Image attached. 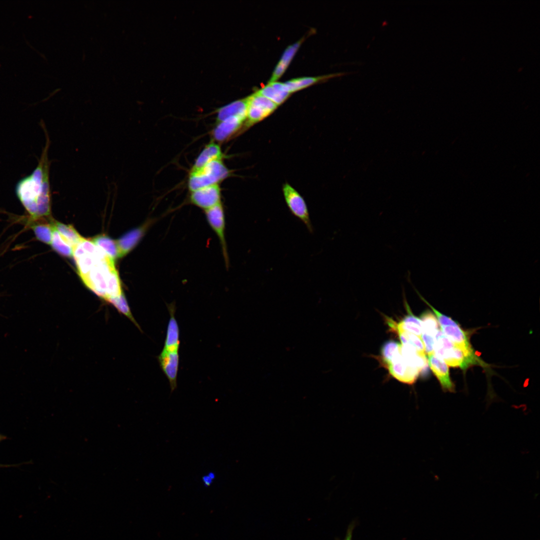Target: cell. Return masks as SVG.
<instances>
[{
	"instance_id": "obj_1",
	"label": "cell",
	"mask_w": 540,
	"mask_h": 540,
	"mask_svg": "<svg viewBox=\"0 0 540 540\" xmlns=\"http://www.w3.org/2000/svg\"><path fill=\"white\" fill-rule=\"evenodd\" d=\"M73 256L81 279L98 297L108 302L124 293L114 260L90 240L75 246Z\"/></svg>"
},
{
	"instance_id": "obj_2",
	"label": "cell",
	"mask_w": 540,
	"mask_h": 540,
	"mask_svg": "<svg viewBox=\"0 0 540 540\" xmlns=\"http://www.w3.org/2000/svg\"><path fill=\"white\" fill-rule=\"evenodd\" d=\"M41 125L44 130L46 140L38 164L30 174L18 182L15 189L18 198L32 220L51 218L50 162L48 156L50 140L44 124Z\"/></svg>"
},
{
	"instance_id": "obj_3",
	"label": "cell",
	"mask_w": 540,
	"mask_h": 540,
	"mask_svg": "<svg viewBox=\"0 0 540 540\" xmlns=\"http://www.w3.org/2000/svg\"><path fill=\"white\" fill-rule=\"evenodd\" d=\"M434 354L447 364L466 370L472 365H484L475 352L465 351L454 344L439 329L434 336Z\"/></svg>"
},
{
	"instance_id": "obj_4",
	"label": "cell",
	"mask_w": 540,
	"mask_h": 540,
	"mask_svg": "<svg viewBox=\"0 0 540 540\" xmlns=\"http://www.w3.org/2000/svg\"><path fill=\"white\" fill-rule=\"evenodd\" d=\"M230 172L222 160L212 161L200 169L191 170L188 179V189L193 192L218 184L228 177Z\"/></svg>"
},
{
	"instance_id": "obj_5",
	"label": "cell",
	"mask_w": 540,
	"mask_h": 540,
	"mask_svg": "<svg viewBox=\"0 0 540 540\" xmlns=\"http://www.w3.org/2000/svg\"><path fill=\"white\" fill-rule=\"evenodd\" d=\"M246 117L242 132L270 115L278 106L258 92L247 97Z\"/></svg>"
},
{
	"instance_id": "obj_6",
	"label": "cell",
	"mask_w": 540,
	"mask_h": 540,
	"mask_svg": "<svg viewBox=\"0 0 540 540\" xmlns=\"http://www.w3.org/2000/svg\"><path fill=\"white\" fill-rule=\"evenodd\" d=\"M206 221L218 237L226 268L230 266V259L226 238V217L222 202L204 210Z\"/></svg>"
},
{
	"instance_id": "obj_7",
	"label": "cell",
	"mask_w": 540,
	"mask_h": 540,
	"mask_svg": "<svg viewBox=\"0 0 540 540\" xmlns=\"http://www.w3.org/2000/svg\"><path fill=\"white\" fill-rule=\"evenodd\" d=\"M282 190L286 203L292 214L306 225L309 232H312L313 226L303 197L287 182L283 184Z\"/></svg>"
},
{
	"instance_id": "obj_8",
	"label": "cell",
	"mask_w": 540,
	"mask_h": 540,
	"mask_svg": "<svg viewBox=\"0 0 540 540\" xmlns=\"http://www.w3.org/2000/svg\"><path fill=\"white\" fill-rule=\"evenodd\" d=\"M221 192L218 184L206 186L191 192L190 201L192 204L204 210L221 202Z\"/></svg>"
},
{
	"instance_id": "obj_9",
	"label": "cell",
	"mask_w": 540,
	"mask_h": 540,
	"mask_svg": "<svg viewBox=\"0 0 540 540\" xmlns=\"http://www.w3.org/2000/svg\"><path fill=\"white\" fill-rule=\"evenodd\" d=\"M157 220L156 218L148 219L142 225L129 231L116 240L119 258L125 256L134 248L149 228Z\"/></svg>"
},
{
	"instance_id": "obj_10",
	"label": "cell",
	"mask_w": 540,
	"mask_h": 540,
	"mask_svg": "<svg viewBox=\"0 0 540 540\" xmlns=\"http://www.w3.org/2000/svg\"><path fill=\"white\" fill-rule=\"evenodd\" d=\"M386 368L394 378L408 384L414 383L420 373L419 370L408 364L401 354L394 358Z\"/></svg>"
},
{
	"instance_id": "obj_11",
	"label": "cell",
	"mask_w": 540,
	"mask_h": 540,
	"mask_svg": "<svg viewBox=\"0 0 540 540\" xmlns=\"http://www.w3.org/2000/svg\"><path fill=\"white\" fill-rule=\"evenodd\" d=\"M160 366L168 378L171 392L177 387V377L179 366L178 351H169L162 349L157 356Z\"/></svg>"
},
{
	"instance_id": "obj_12",
	"label": "cell",
	"mask_w": 540,
	"mask_h": 540,
	"mask_svg": "<svg viewBox=\"0 0 540 540\" xmlns=\"http://www.w3.org/2000/svg\"><path fill=\"white\" fill-rule=\"evenodd\" d=\"M246 120L237 116L229 117L216 123L212 132L213 138L218 142H224L236 133L242 132Z\"/></svg>"
},
{
	"instance_id": "obj_13",
	"label": "cell",
	"mask_w": 540,
	"mask_h": 540,
	"mask_svg": "<svg viewBox=\"0 0 540 540\" xmlns=\"http://www.w3.org/2000/svg\"><path fill=\"white\" fill-rule=\"evenodd\" d=\"M427 359L430 368L437 378L442 390L454 392L455 386L450 378L448 364L434 353L428 354Z\"/></svg>"
},
{
	"instance_id": "obj_14",
	"label": "cell",
	"mask_w": 540,
	"mask_h": 540,
	"mask_svg": "<svg viewBox=\"0 0 540 540\" xmlns=\"http://www.w3.org/2000/svg\"><path fill=\"white\" fill-rule=\"evenodd\" d=\"M440 326L444 334L454 344L465 351L474 352L468 333L456 322L452 319L448 323Z\"/></svg>"
},
{
	"instance_id": "obj_15",
	"label": "cell",
	"mask_w": 540,
	"mask_h": 540,
	"mask_svg": "<svg viewBox=\"0 0 540 540\" xmlns=\"http://www.w3.org/2000/svg\"><path fill=\"white\" fill-rule=\"evenodd\" d=\"M166 306L170 317L163 349L169 351H178L180 346V329L175 318L176 304L173 302L166 304Z\"/></svg>"
},
{
	"instance_id": "obj_16",
	"label": "cell",
	"mask_w": 540,
	"mask_h": 540,
	"mask_svg": "<svg viewBox=\"0 0 540 540\" xmlns=\"http://www.w3.org/2000/svg\"><path fill=\"white\" fill-rule=\"evenodd\" d=\"M385 320L391 330L398 334L402 345L410 344L420 353L425 354L424 345L420 337L402 328L397 322L390 318L385 316Z\"/></svg>"
},
{
	"instance_id": "obj_17",
	"label": "cell",
	"mask_w": 540,
	"mask_h": 540,
	"mask_svg": "<svg viewBox=\"0 0 540 540\" xmlns=\"http://www.w3.org/2000/svg\"><path fill=\"white\" fill-rule=\"evenodd\" d=\"M248 107L247 98L234 101L220 108L217 112L216 123L231 116L246 120Z\"/></svg>"
},
{
	"instance_id": "obj_18",
	"label": "cell",
	"mask_w": 540,
	"mask_h": 540,
	"mask_svg": "<svg viewBox=\"0 0 540 540\" xmlns=\"http://www.w3.org/2000/svg\"><path fill=\"white\" fill-rule=\"evenodd\" d=\"M223 154L220 146L214 142L207 144L196 158L191 170L200 169L206 164L222 160Z\"/></svg>"
},
{
	"instance_id": "obj_19",
	"label": "cell",
	"mask_w": 540,
	"mask_h": 540,
	"mask_svg": "<svg viewBox=\"0 0 540 540\" xmlns=\"http://www.w3.org/2000/svg\"><path fill=\"white\" fill-rule=\"evenodd\" d=\"M258 92L278 106L282 104L290 94L285 90L284 83L276 82H269Z\"/></svg>"
},
{
	"instance_id": "obj_20",
	"label": "cell",
	"mask_w": 540,
	"mask_h": 540,
	"mask_svg": "<svg viewBox=\"0 0 540 540\" xmlns=\"http://www.w3.org/2000/svg\"><path fill=\"white\" fill-rule=\"evenodd\" d=\"M51 218L38 220L29 218L28 224L32 229L36 238L48 244H51L54 228L52 224V218L50 219L49 222H46V220Z\"/></svg>"
},
{
	"instance_id": "obj_21",
	"label": "cell",
	"mask_w": 540,
	"mask_h": 540,
	"mask_svg": "<svg viewBox=\"0 0 540 540\" xmlns=\"http://www.w3.org/2000/svg\"><path fill=\"white\" fill-rule=\"evenodd\" d=\"M348 72H340L330 74L326 76L317 77H302L288 80L284 83L286 92L291 94L306 88L319 81L330 78H331L342 76Z\"/></svg>"
},
{
	"instance_id": "obj_22",
	"label": "cell",
	"mask_w": 540,
	"mask_h": 540,
	"mask_svg": "<svg viewBox=\"0 0 540 540\" xmlns=\"http://www.w3.org/2000/svg\"><path fill=\"white\" fill-rule=\"evenodd\" d=\"M303 40L302 39L286 48L274 70L269 82H276L282 75Z\"/></svg>"
},
{
	"instance_id": "obj_23",
	"label": "cell",
	"mask_w": 540,
	"mask_h": 540,
	"mask_svg": "<svg viewBox=\"0 0 540 540\" xmlns=\"http://www.w3.org/2000/svg\"><path fill=\"white\" fill-rule=\"evenodd\" d=\"M52 224L62 239L72 248L84 238L72 225L64 224L54 220H52Z\"/></svg>"
},
{
	"instance_id": "obj_24",
	"label": "cell",
	"mask_w": 540,
	"mask_h": 540,
	"mask_svg": "<svg viewBox=\"0 0 540 540\" xmlns=\"http://www.w3.org/2000/svg\"><path fill=\"white\" fill-rule=\"evenodd\" d=\"M405 306L407 314L398 324L402 328L420 337L422 332V322L420 318L412 314L406 302H405Z\"/></svg>"
},
{
	"instance_id": "obj_25",
	"label": "cell",
	"mask_w": 540,
	"mask_h": 540,
	"mask_svg": "<svg viewBox=\"0 0 540 540\" xmlns=\"http://www.w3.org/2000/svg\"><path fill=\"white\" fill-rule=\"evenodd\" d=\"M90 240L94 245L102 249L114 260L119 258V251L116 240L104 234L97 236Z\"/></svg>"
},
{
	"instance_id": "obj_26",
	"label": "cell",
	"mask_w": 540,
	"mask_h": 540,
	"mask_svg": "<svg viewBox=\"0 0 540 540\" xmlns=\"http://www.w3.org/2000/svg\"><path fill=\"white\" fill-rule=\"evenodd\" d=\"M401 354V344L394 340L386 342L380 350V362L386 367L392 360Z\"/></svg>"
},
{
	"instance_id": "obj_27",
	"label": "cell",
	"mask_w": 540,
	"mask_h": 540,
	"mask_svg": "<svg viewBox=\"0 0 540 540\" xmlns=\"http://www.w3.org/2000/svg\"><path fill=\"white\" fill-rule=\"evenodd\" d=\"M420 318L422 324V334L434 337L440 329L439 324L435 314L427 310L421 314Z\"/></svg>"
},
{
	"instance_id": "obj_28",
	"label": "cell",
	"mask_w": 540,
	"mask_h": 540,
	"mask_svg": "<svg viewBox=\"0 0 540 540\" xmlns=\"http://www.w3.org/2000/svg\"><path fill=\"white\" fill-rule=\"evenodd\" d=\"M53 228L52 237L50 244L52 248L62 256H72L73 248L62 239L54 227Z\"/></svg>"
},
{
	"instance_id": "obj_29",
	"label": "cell",
	"mask_w": 540,
	"mask_h": 540,
	"mask_svg": "<svg viewBox=\"0 0 540 540\" xmlns=\"http://www.w3.org/2000/svg\"><path fill=\"white\" fill-rule=\"evenodd\" d=\"M356 526L355 521L352 522L348 526L344 538L342 540H352L353 531ZM336 540H340L336 538Z\"/></svg>"
},
{
	"instance_id": "obj_30",
	"label": "cell",
	"mask_w": 540,
	"mask_h": 540,
	"mask_svg": "<svg viewBox=\"0 0 540 540\" xmlns=\"http://www.w3.org/2000/svg\"><path fill=\"white\" fill-rule=\"evenodd\" d=\"M202 480L206 486H209L212 484L213 480L206 474L202 476Z\"/></svg>"
},
{
	"instance_id": "obj_31",
	"label": "cell",
	"mask_w": 540,
	"mask_h": 540,
	"mask_svg": "<svg viewBox=\"0 0 540 540\" xmlns=\"http://www.w3.org/2000/svg\"><path fill=\"white\" fill-rule=\"evenodd\" d=\"M18 465H19V464H18H18H0V468H6V467H11V466H18Z\"/></svg>"
},
{
	"instance_id": "obj_32",
	"label": "cell",
	"mask_w": 540,
	"mask_h": 540,
	"mask_svg": "<svg viewBox=\"0 0 540 540\" xmlns=\"http://www.w3.org/2000/svg\"><path fill=\"white\" fill-rule=\"evenodd\" d=\"M208 476H210V478H212V479L213 480H214V479L215 478H216V475H215V474H214V473L213 472H209V473H208Z\"/></svg>"
},
{
	"instance_id": "obj_33",
	"label": "cell",
	"mask_w": 540,
	"mask_h": 540,
	"mask_svg": "<svg viewBox=\"0 0 540 540\" xmlns=\"http://www.w3.org/2000/svg\"><path fill=\"white\" fill-rule=\"evenodd\" d=\"M7 438L6 436L2 435L0 434V442Z\"/></svg>"
}]
</instances>
